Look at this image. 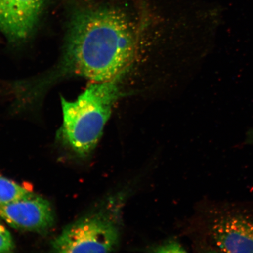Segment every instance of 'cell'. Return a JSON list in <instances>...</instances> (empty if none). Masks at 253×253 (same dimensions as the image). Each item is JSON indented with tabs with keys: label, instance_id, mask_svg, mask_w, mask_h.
<instances>
[{
	"label": "cell",
	"instance_id": "1",
	"mask_svg": "<svg viewBox=\"0 0 253 253\" xmlns=\"http://www.w3.org/2000/svg\"><path fill=\"white\" fill-rule=\"evenodd\" d=\"M138 33L137 25L122 9H81L69 24L66 71L94 82L119 79L135 58Z\"/></svg>",
	"mask_w": 253,
	"mask_h": 253
},
{
	"label": "cell",
	"instance_id": "2",
	"mask_svg": "<svg viewBox=\"0 0 253 253\" xmlns=\"http://www.w3.org/2000/svg\"><path fill=\"white\" fill-rule=\"evenodd\" d=\"M119 79L94 82L75 101L61 98L63 123L60 136L79 157L90 155L102 137L120 97Z\"/></svg>",
	"mask_w": 253,
	"mask_h": 253
},
{
	"label": "cell",
	"instance_id": "3",
	"mask_svg": "<svg viewBox=\"0 0 253 253\" xmlns=\"http://www.w3.org/2000/svg\"><path fill=\"white\" fill-rule=\"evenodd\" d=\"M120 207L113 204L69 224L53 240L52 251L58 253H107L118 248L120 239Z\"/></svg>",
	"mask_w": 253,
	"mask_h": 253
},
{
	"label": "cell",
	"instance_id": "4",
	"mask_svg": "<svg viewBox=\"0 0 253 253\" xmlns=\"http://www.w3.org/2000/svg\"><path fill=\"white\" fill-rule=\"evenodd\" d=\"M208 236L221 252L253 253V203L230 202L210 210Z\"/></svg>",
	"mask_w": 253,
	"mask_h": 253
},
{
	"label": "cell",
	"instance_id": "5",
	"mask_svg": "<svg viewBox=\"0 0 253 253\" xmlns=\"http://www.w3.org/2000/svg\"><path fill=\"white\" fill-rule=\"evenodd\" d=\"M0 217L13 228L37 232L49 229L55 221L51 205L36 194L0 204Z\"/></svg>",
	"mask_w": 253,
	"mask_h": 253
},
{
	"label": "cell",
	"instance_id": "6",
	"mask_svg": "<svg viewBox=\"0 0 253 253\" xmlns=\"http://www.w3.org/2000/svg\"><path fill=\"white\" fill-rule=\"evenodd\" d=\"M45 0H0V31L9 41L28 39L36 27Z\"/></svg>",
	"mask_w": 253,
	"mask_h": 253
},
{
	"label": "cell",
	"instance_id": "7",
	"mask_svg": "<svg viewBox=\"0 0 253 253\" xmlns=\"http://www.w3.org/2000/svg\"><path fill=\"white\" fill-rule=\"evenodd\" d=\"M34 195L29 190L0 175V204L20 200Z\"/></svg>",
	"mask_w": 253,
	"mask_h": 253
},
{
	"label": "cell",
	"instance_id": "8",
	"mask_svg": "<svg viewBox=\"0 0 253 253\" xmlns=\"http://www.w3.org/2000/svg\"><path fill=\"white\" fill-rule=\"evenodd\" d=\"M14 249V243L10 232L0 224V253H9Z\"/></svg>",
	"mask_w": 253,
	"mask_h": 253
},
{
	"label": "cell",
	"instance_id": "9",
	"mask_svg": "<svg viewBox=\"0 0 253 253\" xmlns=\"http://www.w3.org/2000/svg\"><path fill=\"white\" fill-rule=\"evenodd\" d=\"M157 252H164V253H176V252H183V248L175 242H169L166 244L162 245L158 247L157 248Z\"/></svg>",
	"mask_w": 253,
	"mask_h": 253
},
{
	"label": "cell",
	"instance_id": "10",
	"mask_svg": "<svg viewBox=\"0 0 253 253\" xmlns=\"http://www.w3.org/2000/svg\"><path fill=\"white\" fill-rule=\"evenodd\" d=\"M244 144L250 145V146H253V128H250L246 132Z\"/></svg>",
	"mask_w": 253,
	"mask_h": 253
}]
</instances>
